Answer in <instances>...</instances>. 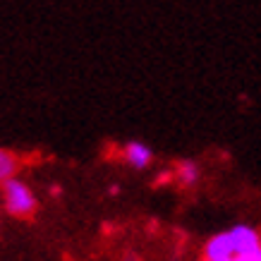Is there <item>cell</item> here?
I'll list each match as a JSON object with an SVG mask.
<instances>
[{
	"instance_id": "5b68a950",
	"label": "cell",
	"mask_w": 261,
	"mask_h": 261,
	"mask_svg": "<svg viewBox=\"0 0 261 261\" xmlns=\"http://www.w3.org/2000/svg\"><path fill=\"white\" fill-rule=\"evenodd\" d=\"M17 170H19V159H17L12 151L0 149V185L12 180Z\"/></svg>"
},
{
	"instance_id": "ba28073f",
	"label": "cell",
	"mask_w": 261,
	"mask_h": 261,
	"mask_svg": "<svg viewBox=\"0 0 261 261\" xmlns=\"http://www.w3.org/2000/svg\"><path fill=\"white\" fill-rule=\"evenodd\" d=\"M204 261H208V259H204ZM228 261H235V259H228Z\"/></svg>"
},
{
	"instance_id": "8992f818",
	"label": "cell",
	"mask_w": 261,
	"mask_h": 261,
	"mask_svg": "<svg viewBox=\"0 0 261 261\" xmlns=\"http://www.w3.org/2000/svg\"><path fill=\"white\" fill-rule=\"evenodd\" d=\"M177 177L182 180V185H194L199 180V168L192 161H180L177 163Z\"/></svg>"
},
{
	"instance_id": "7a4b0ae2",
	"label": "cell",
	"mask_w": 261,
	"mask_h": 261,
	"mask_svg": "<svg viewBox=\"0 0 261 261\" xmlns=\"http://www.w3.org/2000/svg\"><path fill=\"white\" fill-rule=\"evenodd\" d=\"M228 235H230V242H232V249H235V256L261 245V235L254 228H249V225H235Z\"/></svg>"
},
{
	"instance_id": "3957f363",
	"label": "cell",
	"mask_w": 261,
	"mask_h": 261,
	"mask_svg": "<svg viewBox=\"0 0 261 261\" xmlns=\"http://www.w3.org/2000/svg\"><path fill=\"white\" fill-rule=\"evenodd\" d=\"M204 254L208 261H228V259H235V249H232V242H230V235L228 232H221L206 242L204 247Z\"/></svg>"
},
{
	"instance_id": "52a82bcc",
	"label": "cell",
	"mask_w": 261,
	"mask_h": 261,
	"mask_svg": "<svg viewBox=\"0 0 261 261\" xmlns=\"http://www.w3.org/2000/svg\"><path fill=\"white\" fill-rule=\"evenodd\" d=\"M235 261H261V245L254 247V249H247V252L238 254Z\"/></svg>"
},
{
	"instance_id": "277c9868",
	"label": "cell",
	"mask_w": 261,
	"mask_h": 261,
	"mask_svg": "<svg viewBox=\"0 0 261 261\" xmlns=\"http://www.w3.org/2000/svg\"><path fill=\"white\" fill-rule=\"evenodd\" d=\"M125 161L132 168H137V170H144V168H149V163L153 161V151H151L146 144L129 142L125 146Z\"/></svg>"
},
{
	"instance_id": "6da1fadb",
	"label": "cell",
	"mask_w": 261,
	"mask_h": 261,
	"mask_svg": "<svg viewBox=\"0 0 261 261\" xmlns=\"http://www.w3.org/2000/svg\"><path fill=\"white\" fill-rule=\"evenodd\" d=\"M3 197H5V206L12 216H32L34 208H36L34 192L17 177L3 182Z\"/></svg>"
}]
</instances>
